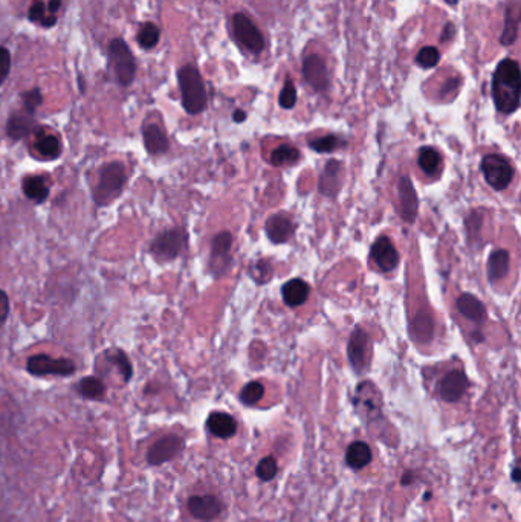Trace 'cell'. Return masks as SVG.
<instances>
[{
	"label": "cell",
	"instance_id": "816d5d0a",
	"mask_svg": "<svg viewBox=\"0 0 521 522\" xmlns=\"http://www.w3.org/2000/svg\"><path fill=\"white\" fill-rule=\"evenodd\" d=\"M471 338H473L475 342H483V336L480 332H473L471 333Z\"/></svg>",
	"mask_w": 521,
	"mask_h": 522
},
{
	"label": "cell",
	"instance_id": "e575fe53",
	"mask_svg": "<svg viewBox=\"0 0 521 522\" xmlns=\"http://www.w3.org/2000/svg\"><path fill=\"white\" fill-rule=\"evenodd\" d=\"M265 395V386L260 382H249L245 386H243L239 397L242 400L243 405H257V403L263 399Z\"/></svg>",
	"mask_w": 521,
	"mask_h": 522
},
{
	"label": "cell",
	"instance_id": "f546056e",
	"mask_svg": "<svg viewBox=\"0 0 521 522\" xmlns=\"http://www.w3.org/2000/svg\"><path fill=\"white\" fill-rule=\"evenodd\" d=\"M78 393L83 395L84 399L101 400L106 394V386H104V383H103V381H101V379L89 376V377H84L80 381Z\"/></svg>",
	"mask_w": 521,
	"mask_h": 522
},
{
	"label": "cell",
	"instance_id": "74e56055",
	"mask_svg": "<svg viewBox=\"0 0 521 522\" xmlns=\"http://www.w3.org/2000/svg\"><path fill=\"white\" fill-rule=\"evenodd\" d=\"M22 103H23V111L29 115H34L37 108L43 104V95H41V90L39 87H34L31 90L23 92Z\"/></svg>",
	"mask_w": 521,
	"mask_h": 522
},
{
	"label": "cell",
	"instance_id": "30bf717a",
	"mask_svg": "<svg viewBox=\"0 0 521 522\" xmlns=\"http://www.w3.org/2000/svg\"><path fill=\"white\" fill-rule=\"evenodd\" d=\"M232 235L228 231L218 232L211 243V255H209V269L216 276L223 275L231 266Z\"/></svg>",
	"mask_w": 521,
	"mask_h": 522
},
{
	"label": "cell",
	"instance_id": "5b68a950",
	"mask_svg": "<svg viewBox=\"0 0 521 522\" xmlns=\"http://www.w3.org/2000/svg\"><path fill=\"white\" fill-rule=\"evenodd\" d=\"M480 168L485 176V181L495 191L506 190L512 183V181H514V176H515L514 167H512V164L508 161V159L501 155H497V153L486 155L482 159Z\"/></svg>",
	"mask_w": 521,
	"mask_h": 522
},
{
	"label": "cell",
	"instance_id": "f35d334b",
	"mask_svg": "<svg viewBox=\"0 0 521 522\" xmlns=\"http://www.w3.org/2000/svg\"><path fill=\"white\" fill-rule=\"evenodd\" d=\"M251 276L254 278L258 284L268 283L272 276V264L269 263L268 260L256 261V263L251 266Z\"/></svg>",
	"mask_w": 521,
	"mask_h": 522
},
{
	"label": "cell",
	"instance_id": "ac0fdd59",
	"mask_svg": "<svg viewBox=\"0 0 521 522\" xmlns=\"http://www.w3.org/2000/svg\"><path fill=\"white\" fill-rule=\"evenodd\" d=\"M342 181V165L338 161H329L326 164L321 178H319V192L327 197H335L340 191Z\"/></svg>",
	"mask_w": 521,
	"mask_h": 522
},
{
	"label": "cell",
	"instance_id": "cb8c5ba5",
	"mask_svg": "<svg viewBox=\"0 0 521 522\" xmlns=\"http://www.w3.org/2000/svg\"><path fill=\"white\" fill-rule=\"evenodd\" d=\"M36 127V121H34V115H29L27 112H17L10 116L6 124V133L13 141H20L27 138L28 134Z\"/></svg>",
	"mask_w": 521,
	"mask_h": 522
},
{
	"label": "cell",
	"instance_id": "52a82bcc",
	"mask_svg": "<svg viewBox=\"0 0 521 522\" xmlns=\"http://www.w3.org/2000/svg\"><path fill=\"white\" fill-rule=\"evenodd\" d=\"M234 36L239 43L252 54H260L265 48V40L262 32L256 27L248 15L243 13L234 14L232 17Z\"/></svg>",
	"mask_w": 521,
	"mask_h": 522
},
{
	"label": "cell",
	"instance_id": "4fadbf2b",
	"mask_svg": "<svg viewBox=\"0 0 521 522\" xmlns=\"http://www.w3.org/2000/svg\"><path fill=\"white\" fill-rule=\"evenodd\" d=\"M188 510L202 522H211L222 515L223 504L214 495H196L188 500Z\"/></svg>",
	"mask_w": 521,
	"mask_h": 522
},
{
	"label": "cell",
	"instance_id": "277c9868",
	"mask_svg": "<svg viewBox=\"0 0 521 522\" xmlns=\"http://www.w3.org/2000/svg\"><path fill=\"white\" fill-rule=\"evenodd\" d=\"M127 181L125 167L121 162H109L99 170L98 183L94 190V199L98 205H107L121 195Z\"/></svg>",
	"mask_w": 521,
	"mask_h": 522
},
{
	"label": "cell",
	"instance_id": "bcb514c9",
	"mask_svg": "<svg viewBox=\"0 0 521 522\" xmlns=\"http://www.w3.org/2000/svg\"><path fill=\"white\" fill-rule=\"evenodd\" d=\"M62 8V0H49L48 5H46V10L49 14H57L58 11H60Z\"/></svg>",
	"mask_w": 521,
	"mask_h": 522
},
{
	"label": "cell",
	"instance_id": "d590c367",
	"mask_svg": "<svg viewBox=\"0 0 521 522\" xmlns=\"http://www.w3.org/2000/svg\"><path fill=\"white\" fill-rule=\"evenodd\" d=\"M440 60V52L436 46H425L416 55V64L422 69H431Z\"/></svg>",
	"mask_w": 521,
	"mask_h": 522
},
{
	"label": "cell",
	"instance_id": "d6986e66",
	"mask_svg": "<svg viewBox=\"0 0 521 522\" xmlns=\"http://www.w3.org/2000/svg\"><path fill=\"white\" fill-rule=\"evenodd\" d=\"M456 307L459 313L466 318L471 323L480 324L486 318V307L483 302L471 293H461L456 301Z\"/></svg>",
	"mask_w": 521,
	"mask_h": 522
},
{
	"label": "cell",
	"instance_id": "7c38bea8",
	"mask_svg": "<svg viewBox=\"0 0 521 522\" xmlns=\"http://www.w3.org/2000/svg\"><path fill=\"white\" fill-rule=\"evenodd\" d=\"M183 448V440L179 435H165L159 439L147 452V463L159 466L173 460Z\"/></svg>",
	"mask_w": 521,
	"mask_h": 522
},
{
	"label": "cell",
	"instance_id": "7a4b0ae2",
	"mask_svg": "<svg viewBox=\"0 0 521 522\" xmlns=\"http://www.w3.org/2000/svg\"><path fill=\"white\" fill-rule=\"evenodd\" d=\"M182 106L188 115H199L207 108L208 95L205 83L196 66L185 64L178 72Z\"/></svg>",
	"mask_w": 521,
	"mask_h": 522
},
{
	"label": "cell",
	"instance_id": "7bdbcfd3",
	"mask_svg": "<svg viewBox=\"0 0 521 522\" xmlns=\"http://www.w3.org/2000/svg\"><path fill=\"white\" fill-rule=\"evenodd\" d=\"M11 71V52L6 48L0 46V86L8 78Z\"/></svg>",
	"mask_w": 521,
	"mask_h": 522
},
{
	"label": "cell",
	"instance_id": "60d3db41",
	"mask_svg": "<svg viewBox=\"0 0 521 522\" xmlns=\"http://www.w3.org/2000/svg\"><path fill=\"white\" fill-rule=\"evenodd\" d=\"M279 103L283 108H292L297 104V89L293 86L292 80H286L284 86L280 92L279 97Z\"/></svg>",
	"mask_w": 521,
	"mask_h": 522
},
{
	"label": "cell",
	"instance_id": "681fc988",
	"mask_svg": "<svg viewBox=\"0 0 521 522\" xmlns=\"http://www.w3.org/2000/svg\"><path fill=\"white\" fill-rule=\"evenodd\" d=\"M232 120H234L235 122H243V121L246 120V113L243 112V111H235L234 115H232Z\"/></svg>",
	"mask_w": 521,
	"mask_h": 522
},
{
	"label": "cell",
	"instance_id": "83f0119b",
	"mask_svg": "<svg viewBox=\"0 0 521 522\" xmlns=\"http://www.w3.org/2000/svg\"><path fill=\"white\" fill-rule=\"evenodd\" d=\"M417 164L426 176H434L439 173L440 165H442V157L440 153L433 147H424L420 148L419 156H417Z\"/></svg>",
	"mask_w": 521,
	"mask_h": 522
},
{
	"label": "cell",
	"instance_id": "f1b7e54d",
	"mask_svg": "<svg viewBox=\"0 0 521 522\" xmlns=\"http://www.w3.org/2000/svg\"><path fill=\"white\" fill-rule=\"evenodd\" d=\"M28 19L43 28H53L57 24V15L48 13L43 0H34V3L29 6Z\"/></svg>",
	"mask_w": 521,
	"mask_h": 522
},
{
	"label": "cell",
	"instance_id": "9c48e42d",
	"mask_svg": "<svg viewBox=\"0 0 521 522\" xmlns=\"http://www.w3.org/2000/svg\"><path fill=\"white\" fill-rule=\"evenodd\" d=\"M301 72L306 83L315 92H326L327 89H329L331 75H329V69H327V63L321 55H318V54L307 55L305 60H303Z\"/></svg>",
	"mask_w": 521,
	"mask_h": 522
},
{
	"label": "cell",
	"instance_id": "c3c4849f",
	"mask_svg": "<svg viewBox=\"0 0 521 522\" xmlns=\"http://www.w3.org/2000/svg\"><path fill=\"white\" fill-rule=\"evenodd\" d=\"M459 83H460V80H459L457 77H456V78H452V80H450V81H447V83H445V86H443L442 92L445 94V92H450L451 89H457Z\"/></svg>",
	"mask_w": 521,
	"mask_h": 522
},
{
	"label": "cell",
	"instance_id": "836d02e7",
	"mask_svg": "<svg viewBox=\"0 0 521 522\" xmlns=\"http://www.w3.org/2000/svg\"><path fill=\"white\" fill-rule=\"evenodd\" d=\"M518 22H520L518 15L514 13L512 8H508L506 15H504V29H503V34H501V38H500L501 45L509 46L517 40Z\"/></svg>",
	"mask_w": 521,
	"mask_h": 522
},
{
	"label": "cell",
	"instance_id": "ab89813d",
	"mask_svg": "<svg viewBox=\"0 0 521 522\" xmlns=\"http://www.w3.org/2000/svg\"><path fill=\"white\" fill-rule=\"evenodd\" d=\"M338 146H340V139L336 138L335 134H327V136L309 141V147L315 150L317 153H329V151L338 148Z\"/></svg>",
	"mask_w": 521,
	"mask_h": 522
},
{
	"label": "cell",
	"instance_id": "f907efd6",
	"mask_svg": "<svg viewBox=\"0 0 521 522\" xmlns=\"http://www.w3.org/2000/svg\"><path fill=\"white\" fill-rule=\"evenodd\" d=\"M521 472H520V467L518 466H515L514 467V470H512V479H514V483H520V479H521Z\"/></svg>",
	"mask_w": 521,
	"mask_h": 522
},
{
	"label": "cell",
	"instance_id": "8d00e7d4",
	"mask_svg": "<svg viewBox=\"0 0 521 522\" xmlns=\"http://www.w3.org/2000/svg\"><path fill=\"white\" fill-rule=\"evenodd\" d=\"M277 472H279V465L272 457L262 458L256 467V474L262 481H272L277 477Z\"/></svg>",
	"mask_w": 521,
	"mask_h": 522
},
{
	"label": "cell",
	"instance_id": "3957f363",
	"mask_svg": "<svg viewBox=\"0 0 521 522\" xmlns=\"http://www.w3.org/2000/svg\"><path fill=\"white\" fill-rule=\"evenodd\" d=\"M109 66L115 80L123 87H129L137 78V62L129 45L123 38H113L109 43Z\"/></svg>",
	"mask_w": 521,
	"mask_h": 522
},
{
	"label": "cell",
	"instance_id": "ba28073f",
	"mask_svg": "<svg viewBox=\"0 0 521 522\" xmlns=\"http://www.w3.org/2000/svg\"><path fill=\"white\" fill-rule=\"evenodd\" d=\"M27 368L34 376H71L75 372V364L69 359H54L48 355H36L28 359Z\"/></svg>",
	"mask_w": 521,
	"mask_h": 522
},
{
	"label": "cell",
	"instance_id": "603a6c76",
	"mask_svg": "<svg viewBox=\"0 0 521 522\" xmlns=\"http://www.w3.org/2000/svg\"><path fill=\"white\" fill-rule=\"evenodd\" d=\"M142 138H144V147L150 155H162L170 147L167 134L158 124H147L142 129Z\"/></svg>",
	"mask_w": 521,
	"mask_h": 522
},
{
	"label": "cell",
	"instance_id": "4dcf8cb0",
	"mask_svg": "<svg viewBox=\"0 0 521 522\" xmlns=\"http://www.w3.org/2000/svg\"><path fill=\"white\" fill-rule=\"evenodd\" d=\"M36 150L40 156H43L46 159H55L60 156L62 153V144L54 134H43L40 133V136H37L36 141Z\"/></svg>",
	"mask_w": 521,
	"mask_h": 522
},
{
	"label": "cell",
	"instance_id": "4316f807",
	"mask_svg": "<svg viewBox=\"0 0 521 522\" xmlns=\"http://www.w3.org/2000/svg\"><path fill=\"white\" fill-rule=\"evenodd\" d=\"M22 188L25 196L37 202V204L45 202L49 196V188L41 176H28V178H25L22 182Z\"/></svg>",
	"mask_w": 521,
	"mask_h": 522
},
{
	"label": "cell",
	"instance_id": "b9f144b4",
	"mask_svg": "<svg viewBox=\"0 0 521 522\" xmlns=\"http://www.w3.org/2000/svg\"><path fill=\"white\" fill-rule=\"evenodd\" d=\"M111 362H113V364L118 367V369H120V373L123 374V377H124V381H125V382L130 381V377H132V374H133V372H132V364L129 362L127 356H125V353H124V351L116 350V351L113 353V356H112Z\"/></svg>",
	"mask_w": 521,
	"mask_h": 522
},
{
	"label": "cell",
	"instance_id": "2e32d148",
	"mask_svg": "<svg viewBox=\"0 0 521 522\" xmlns=\"http://www.w3.org/2000/svg\"><path fill=\"white\" fill-rule=\"evenodd\" d=\"M370 257H372L375 264L380 267L382 272H391L399 264L398 251L393 246L391 240L389 237H385V235H382V237H380L373 243L372 251H370Z\"/></svg>",
	"mask_w": 521,
	"mask_h": 522
},
{
	"label": "cell",
	"instance_id": "1f68e13d",
	"mask_svg": "<svg viewBox=\"0 0 521 522\" xmlns=\"http://www.w3.org/2000/svg\"><path fill=\"white\" fill-rule=\"evenodd\" d=\"M161 38V29L153 22H146L141 24L137 40L142 49H153Z\"/></svg>",
	"mask_w": 521,
	"mask_h": 522
},
{
	"label": "cell",
	"instance_id": "ee69618b",
	"mask_svg": "<svg viewBox=\"0 0 521 522\" xmlns=\"http://www.w3.org/2000/svg\"><path fill=\"white\" fill-rule=\"evenodd\" d=\"M8 313H10V299H8L6 292L0 290V327L6 321Z\"/></svg>",
	"mask_w": 521,
	"mask_h": 522
},
{
	"label": "cell",
	"instance_id": "ffe728a7",
	"mask_svg": "<svg viewBox=\"0 0 521 522\" xmlns=\"http://www.w3.org/2000/svg\"><path fill=\"white\" fill-rule=\"evenodd\" d=\"M207 428L213 435L226 440L231 439L237 432V422H235L232 416L226 414V412L217 411L209 414L207 420Z\"/></svg>",
	"mask_w": 521,
	"mask_h": 522
},
{
	"label": "cell",
	"instance_id": "7dc6e473",
	"mask_svg": "<svg viewBox=\"0 0 521 522\" xmlns=\"http://www.w3.org/2000/svg\"><path fill=\"white\" fill-rule=\"evenodd\" d=\"M413 483H415V472H411V470H405V472H403V475H402V478H401V484L403 487H407V486L413 484Z\"/></svg>",
	"mask_w": 521,
	"mask_h": 522
},
{
	"label": "cell",
	"instance_id": "8fae6325",
	"mask_svg": "<svg viewBox=\"0 0 521 522\" xmlns=\"http://www.w3.org/2000/svg\"><path fill=\"white\" fill-rule=\"evenodd\" d=\"M368 334L361 327H356L352 332L347 344V356L352 368L356 373H364L368 368Z\"/></svg>",
	"mask_w": 521,
	"mask_h": 522
},
{
	"label": "cell",
	"instance_id": "8992f818",
	"mask_svg": "<svg viewBox=\"0 0 521 522\" xmlns=\"http://www.w3.org/2000/svg\"><path fill=\"white\" fill-rule=\"evenodd\" d=\"M187 243V234L181 228L168 230L159 234L150 246V254L153 255L159 263L172 261L178 257Z\"/></svg>",
	"mask_w": 521,
	"mask_h": 522
},
{
	"label": "cell",
	"instance_id": "f6af8a7d",
	"mask_svg": "<svg viewBox=\"0 0 521 522\" xmlns=\"http://www.w3.org/2000/svg\"><path fill=\"white\" fill-rule=\"evenodd\" d=\"M454 34H456V27H454V23L448 22L447 24H445L443 28V32H442V37H440V41H447V40H451Z\"/></svg>",
	"mask_w": 521,
	"mask_h": 522
},
{
	"label": "cell",
	"instance_id": "484cf974",
	"mask_svg": "<svg viewBox=\"0 0 521 522\" xmlns=\"http://www.w3.org/2000/svg\"><path fill=\"white\" fill-rule=\"evenodd\" d=\"M509 261L510 255L506 249H497L492 252L489 260H487V278H489V281H500L508 275L510 266Z\"/></svg>",
	"mask_w": 521,
	"mask_h": 522
},
{
	"label": "cell",
	"instance_id": "e0dca14e",
	"mask_svg": "<svg viewBox=\"0 0 521 522\" xmlns=\"http://www.w3.org/2000/svg\"><path fill=\"white\" fill-rule=\"evenodd\" d=\"M293 222L286 214H274L266 220L265 231L269 240L274 243H284L293 235Z\"/></svg>",
	"mask_w": 521,
	"mask_h": 522
},
{
	"label": "cell",
	"instance_id": "44dd1931",
	"mask_svg": "<svg viewBox=\"0 0 521 522\" xmlns=\"http://www.w3.org/2000/svg\"><path fill=\"white\" fill-rule=\"evenodd\" d=\"M434 332H436V325H434V319L430 311H426V310L417 311L410 327V333L411 336H413V339L420 344H426L434 338Z\"/></svg>",
	"mask_w": 521,
	"mask_h": 522
},
{
	"label": "cell",
	"instance_id": "f5cc1de1",
	"mask_svg": "<svg viewBox=\"0 0 521 522\" xmlns=\"http://www.w3.org/2000/svg\"><path fill=\"white\" fill-rule=\"evenodd\" d=\"M445 2L450 3V5H456L459 2V0H445Z\"/></svg>",
	"mask_w": 521,
	"mask_h": 522
},
{
	"label": "cell",
	"instance_id": "7402d4cb",
	"mask_svg": "<svg viewBox=\"0 0 521 522\" xmlns=\"http://www.w3.org/2000/svg\"><path fill=\"white\" fill-rule=\"evenodd\" d=\"M310 288L306 281L300 280V278H293L288 283L283 284L282 288V297L286 302V306L289 307H298L303 306L309 298Z\"/></svg>",
	"mask_w": 521,
	"mask_h": 522
},
{
	"label": "cell",
	"instance_id": "d6a6232c",
	"mask_svg": "<svg viewBox=\"0 0 521 522\" xmlns=\"http://www.w3.org/2000/svg\"><path fill=\"white\" fill-rule=\"evenodd\" d=\"M300 159V151L289 144H282L271 153V164L275 167L296 164Z\"/></svg>",
	"mask_w": 521,
	"mask_h": 522
},
{
	"label": "cell",
	"instance_id": "9a60e30c",
	"mask_svg": "<svg viewBox=\"0 0 521 522\" xmlns=\"http://www.w3.org/2000/svg\"><path fill=\"white\" fill-rule=\"evenodd\" d=\"M398 196H399V214L403 222L413 225L417 211H419V199L416 190L411 183L410 178L402 176L398 182Z\"/></svg>",
	"mask_w": 521,
	"mask_h": 522
},
{
	"label": "cell",
	"instance_id": "6da1fadb",
	"mask_svg": "<svg viewBox=\"0 0 521 522\" xmlns=\"http://www.w3.org/2000/svg\"><path fill=\"white\" fill-rule=\"evenodd\" d=\"M492 99L500 113L510 115L520 107L521 72L518 62L512 58L501 60L492 73Z\"/></svg>",
	"mask_w": 521,
	"mask_h": 522
},
{
	"label": "cell",
	"instance_id": "5bb4252c",
	"mask_svg": "<svg viewBox=\"0 0 521 522\" xmlns=\"http://www.w3.org/2000/svg\"><path fill=\"white\" fill-rule=\"evenodd\" d=\"M469 386L466 374L461 369H452L447 373L439 383V395L443 402L456 403L464 397Z\"/></svg>",
	"mask_w": 521,
	"mask_h": 522
},
{
	"label": "cell",
	"instance_id": "d4e9b609",
	"mask_svg": "<svg viewBox=\"0 0 521 522\" xmlns=\"http://www.w3.org/2000/svg\"><path fill=\"white\" fill-rule=\"evenodd\" d=\"M372 449H370V446L364 442L352 443L346 451V463L353 470H361L367 467L370 463H372Z\"/></svg>",
	"mask_w": 521,
	"mask_h": 522
}]
</instances>
